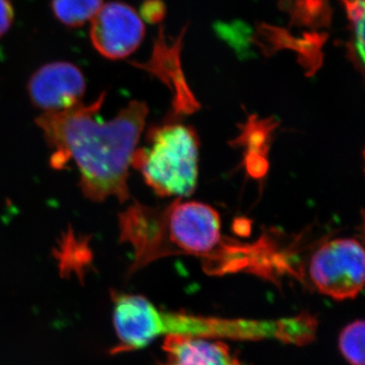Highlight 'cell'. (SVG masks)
<instances>
[{"label": "cell", "instance_id": "obj_1", "mask_svg": "<svg viewBox=\"0 0 365 365\" xmlns=\"http://www.w3.org/2000/svg\"><path fill=\"white\" fill-rule=\"evenodd\" d=\"M120 240L134 252L129 273L170 256L201 259L213 276L247 272L275 281L279 277L280 250L268 237L242 244L223 237L216 209L197 201L177 198L150 207L135 202L119 215Z\"/></svg>", "mask_w": 365, "mask_h": 365}, {"label": "cell", "instance_id": "obj_2", "mask_svg": "<svg viewBox=\"0 0 365 365\" xmlns=\"http://www.w3.org/2000/svg\"><path fill=\"white\" fill-rule=\"evenodd\" d=\"M106 95L101 93L90 105L81 103L64 111L43 113L36 123L52 150V167L62 170L71 160L76 163L83 195L95 202L112 197L125 202L130 198L129 168L148 107L132 101L116 117L103 120L100 111Z\"/></svg>", "mask_w": 365, "mask_h": 365}, {"label": "cell", "instance_id": "obj_3", "mask_svg": "<svg viewBox=\"0 0 365 365\" xmlns=\"http://www.w3.org/2000/svg\"><path fill=\"white\" fill-rule=\"evenodd\" d=\"M318 322L309 314L278 319H225L168 312L153 306L150 334L220 340H276L304 345L316 337Z\"/></svg>", "mask_w": 365, "mask_h": 365}, {"label": "cell", "instance_id": "obj_4", "mask_svg": "<svg viewBox=\"0 0 365 365\" xmlns=\"http://www.w3.org/2000/svg\"><path fill=\"white\" fill-rule=\"evenodd\" d=\"M199 140L193 128L177 122L151 127L148 144L136 148L131 165L158 196L189 197L198 181Z\"/></svg>", "mask_w": 365, "mask_h": 365}, {"label": "cell", "instance_id": "obj_5", "mask_svg": "<svg viewBox=\"0 0 365 365\" xmlns=\"http://www.w3.org/2000/svg\"><path fill=\"white\" fill-rule=\"evenodd\" d=\"M300 279L307 277L319 294L336 300L353 299L364 289L365 253L354 237H336L317 245Z\"/></svg>", "mask_w": 365, "mask_h": 365}, {"label": "cell", "instance_id": "obj_6", "mask_svg": "<svg viewBox=\"0 0 365 365\" xmlns=\"http://www.w3.org/2000/svg\"><path fill=\"white\" fill-rule=\"evenodd\" d=\"M144 35L143 19L125 2L103 4L91 20V44L107 59L120 60L130 56L143 43Z\"/></svg>", "mask_w": 365, "mask_h": 365}, {"label": "cell", "instance_id": "obj_7", "mask_svg": "<svg viewBox=\"0 0 365 365\" xmlns=\"http://www.w3.org/2000/svg\"><path fill=\"white\" fill-rule=\"evenodd\" d=\"M86 81L83 71L71 62L56 61L41 66L28 83L33 105L43 113L64 111L81 104Z\"/></svg>", "mask_w": 365, "mask_h": 365}, {"label": "cell", "instance_id": "obj_8", "mask_svg": "<svg viewBox=\"0 0 365 365\" xmlns=\"http://www.w3.org/2000/svg\"><path fill=\"white\" fill-rule=\"evenodd\" d=\"M165 360L160 365H242L220 340L165 336Z\"/></svg>", "mask_w": 365, "mask_h": 365}, {"label": "cell", "instance_id": "obj_9", "mask_svg": "<svg viewBox=\"0 0 365 365\" xmlns=\"http://www.w3.org/2000/svg\"><path fill=\"white\" fill-rule=\"evenodd\" d=\"M103 6V0H52L51 9L55 18L62 25L79 28L93 16Z\"/></svg>", "mask_w": 365, "mask_h": 365}, {"label": "cell", "instance_id": "obj_10", "mask_svg": "<svg viewBox=\"0 0 365 365\" xmlns=\"http://www.w3.org/2000/svg\"><path fill=\"white\" fill-rule=\"evenodd\" d=\"M364 322L357 319L340 334V351L350 365H364Z\"/></svg>", "mask_w": 365, "mask_h": 365}, {"label": "cell", "instance_id": "obj_11", "mask_svg": "<svg viewBox=\"0 0 365 365\" xmlns=\"http://www.w3.org/2000/svg\"><path fill=\"white\" fill-rule=\"evenodd\" d=\"M14 11L11 0H0V39L13 26Z\"/></svg>", "mask_w": 365, "mask_h": 365}, {"label": "cell", "instance_id": "obj_12", "mask_svg": "<svg viewBox=\"0 0 365 365\" xmlns=\"http://www.w3.org/2000/svg\"><path fill=\"white\" fill-rule=\"evenodd\" d=\"M140 11L144 20L150 21V23H157L162 20L165 9H163L162 2L158 1V0H150V1L144 2Z\"/></svg>", "mask_w": 365, "mask_h": 365}]
</instances>
